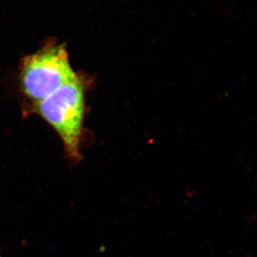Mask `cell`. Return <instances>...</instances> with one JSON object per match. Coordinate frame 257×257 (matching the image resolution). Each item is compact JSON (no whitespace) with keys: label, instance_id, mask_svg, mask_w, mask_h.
I'll return each instance as SVG.
<instances>
[{"label":"cell","instance_id":"6da1fadb","mask_svg":"<svg viewBox=\"0 0 257 257\" xmlns=\"http://www.w3.org/2000/svg\"><path fill=\"white\" fill-rule=\"evenodd\" d=\"M85 80L77 75L46 99L35 104V109L58 134L69 160H81L82 124L85 110Z\"/></svg>","mask_w":257,"mask_h":257},{"label":"cell","instance_id":"7a4b0ae2","mask_svg":"<svg viewBox=\"0 0 257 257\" xmlns=\"http://www.w3.org/2000/svg\"><path fill=\"white\" fill-rule=\"evenodd\" d=\"M71 67L63 44L45 45L25 57L20 67V84L24 94L35 104L77 77Z\"/></svg>","mask_w":257,"mask_h":257},{"label":"cell","instance_id":"3957f363","mask_svg":"<svg viewBox=\"0 0 257 257\" xmlns=\"http://www.w3.org/2000/svg\"><path fill=\"white\" fill-rule=\"evenodd\" d=\"M0 257H2L1 256H0Z\"/></svg>","mask_w":257,"mask_h":257}]
</instances>
